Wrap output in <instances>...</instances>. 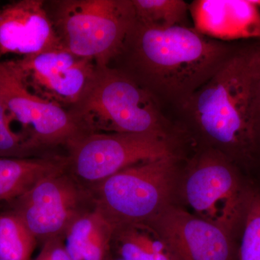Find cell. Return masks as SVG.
<instances>
[{
    "instance_id": "obj_19",
    "label": "cell",
    "mask_w": 260,
    "mask_h": 260,
    "mask_svg": "<svg viewBox=\"0 0 260 260\" xmlns=\"http://www.w3.org/2000/svg\"><path fill=\"white\" fill-rule=\"evenodd\" d=\"M238 260H260V179H253L239 239Z\"/></svg>"
},
{
    "instance_id": "obj_15",
    "label": "cell",
    "mask_w": 260,
    "mask_h": 260,
    "mask_svg": "<svg viewBox=\"0 0 260 260\" xmlns=\"http://www.w3.org/2000/svg\"><path fill=\"white\" fill-rule=\"evenodd\" d=\"M112 225L95 209L83 214L68 228L64 236L73 260H107L112 254Z\"/></svg>"
},
{
    "instance_id": "obj_22",
    "label": "cell",
    "mask_w": 260,
    "mask_h": 260,
    "mask_svg": "<svg viewBox=\"0 0 260 260\" xmlns=\"http://www.w3.org/2000/svg\"><path fill=\"white\" fill-rule=\"evenodd\" d=\"M256 119H257L258 128L260 133V73L257 85V99H256Z\"/></svg>"
},
{
    "instance_id": "obj_18",
    "label": "cell",
    "mask_w": 260,
    "mask_h": 260,
    "mask_svg": "<svg viewBox=\"0 0 260 260\" xmlns=\"http://www.w3.org/2000/svg\"><path fill=\"white\" fill-rule=\"evenodd\" d=\"M37 243L13 210L0 213V260H30Z\"/></svg>"
},
{
    "instance_id": "obj_13",
    "label": "cell",
    "mask_w": 260,
    "mask_h": 260,
    "mask_svg": "<svg viewBox=\"0 0 260 260\" xmlns=\"http://www.w3.org/2000/svg\"><path fill=\"white\" fill-rule=\"evenodd\" d=\"M189 13L193 28L210 39L260 40V10L251 0H195Z\"/></svg>"
},
{
    "instance_id": "obj_8",
    "label": "cell",
    "mask_w": 260,
    "mask_h": 260,
    "mask_svg": "<svg viewBox=\"0 0 260 260\" xmlns=\"http://www.w3.org/2000/svg\"><path fill=\"white\" fill-rule=\"evenodd\" d=\"M11 203V210L42 244L64 237L77 218L95 209L90 189L68 169L43 178Z\"/></svg>"
},
{
    "instance_id": "obj_1",
    "label": "cell",
    "mask_w": 260,
    "mask_h": 260,
    "mask_svg": "<svg viewBox=\"0 0 260 260\" xmlns=\"http://www.w3.org/2000/svg\"><path fill=\"white\" fill-rule=\"evenodd\" d=\"M260 40L239 42L211 79L177 112L192 146L213 149L251 179L259 178L256 119Z\"/></svg>"
},
{
    "instance_id": "obj_21",
    "label": "cell",
    "mask_w": 260,
    "mask_h": 260,
    "mask_svg": "<svg viewBox=\"0 0 260 260\" xmlns=\"http://www.w3.org/2000/svg\"><path fill=\"white\" fill-rule=\"evenodd\" d=\"M41 251L47 260H73L67 250L64 237H56L43 243Z\"/></svg>"
},
{
    "instance_id": "obj_24",
    "label": "cell",
    "mask_w": 260,
    "mask_h": 260,
    "mask_svg": "<svg viewBox=\"0 0 260 260\" xmlns=\"http://www.w3.org/2000/svg\"><path fill=\"white\" fill-rule=\"evenodd\" d=\"M107 260H123L122 259H121V258L118 257V256H116L114 255V254H110V256H109V258H108Z\"/></svg>"
},
{
    "instance_id": "obj_3",
    "label": "cell",
    "mask_w": 260,
    "mask_h": 260,
    "mask_svg": "<svg viewBox=\"0 0 260 260\" xmlns=\"http://www.w3.org/2000/svg\"><path fill=\"white\" fill-rule=\"evenodd\" d=\"M68 112L88 135L150 134L186 139L184 132L146 90L109 66H98L88 90Z\"/></svg>"
},
{
    "instance_id": "obj_2",
    "label": "cell",
    "mask_w": 260,
    "mask_h": 260,
    "mask_svg": "<svg viewBox=\"0 0 260 260\" xmlns=\"http://www.w3.org/2000/svg\"><path fill=\"white\" fill-rule=\"evenodd\" d=\"M239 42H223L190 26L158 29L137 21L108 66L164 107L179 109L220 69Z\"/></svg>"
},
{
    "instance_id": "obj_6",
    "label": "cell",
    "mask_w": 260,
    "mask_h": 260,
    "mask_svg": "<svg viewBox=\"0 0 260 260\" xmlns=\"http://www.w3.org/2000/svg\"><path fill=\"white\" fill-rule=\"evenodd\" d=\"M51 20L63 48L108 66L135 20L132 0L53 1Z\"/></svg>"
},
{
    "instance_id": "obj_7",
    "label": "cell",
    "mask_w": 260,
    "mask_h": 260,
    "mask_svg": "<svg viewBox=\"0 0 260 260\" xmlns=\"http://www.w3.org/2000/svg\"><path fill=\"white\" fill-rule=\"evenodd\" d=\"M187 143L150 134L94 133L67 148L68 171L90 188L138 162L185 153Z\"/></svg>"
},
{
    "instance_id": "obj_5",
    "label": "cell",
    "mask_w": 260,
    "mask_h": 260,
    "mask_svg": "<svg viewBox=\"0 0 260 260\" xmlns=\"http://www.w3.org/2000/svg\"><path fill=\"white\" fill-rule=\"evenodd\" d=\"M186 154L138 162L88 188L95 210L113 229L150 221L176 205Z\"/></svg>"
},
{
    "instance_id": "obj_16",
    "label": "cell",
    "mask_w": 260,
    "mask_h": 260,
    "mask_svg": "<svg viewBox=\"0 0 260 260\" xmlns=\"http://www.w3.org/2000/svg\"><path fill=\"white\" fill-rule=\"evenodd\" d=\"M112 253L123 260H177L158 233L145 223L114 228Z\"/></svg>"
},
{
    "instance_id": "obj_25",
    "label": "cell",
    "mask_w": 260,
    "mask_h": 260,
    "mask_svg": "<svg viewBox=\"0 0 260 260\" xmlns=\"http://www.w3.org/2000/svg\"><path fill=\"white\" fill-rule=\"evenodd\" d=\"M251 1L260 10V0H251Z\"/></svg>"
},
{
    "instance_id": "obj_23",
    "label": "cell",
    "mask_w": 260,
    "mask_h": 260,
    "mask_svg": "<svg viewBox=\"0 0 260 260\" xmlns=\"http://www.w3.org/2000/svg\"><path fill=\"white\" fill-rule=\"evenodd\" d=\"M34 260H47V258H46V256H44V254H43L42 251H41L40 253H39V255L37 256V258H36Z\"/></svg>"
},
{
    "instance_id": "obj_17",
    "label": "cell",
    "mask_w": 260,
    "mask_h": 260,
    "mask_svg": "<svg viewBox=\"0 0 260 260\" xmlns=\"http://www.w3.org/2000/svg\"><path fill=\"white\" fill-rule=\"evenodd\" d=\"M135 19L158 29L188 26L189 4L183 0H132ZM190 14V13H189Z\"/></svg>"
},
{
    "instance_id": "obj_14",
    "label": "cell",
    "mask_w": 260,
    "mask_h": 260,
    "mask_svg": "<svg viewBox=\"0 0 260 260\" xmlns=\"http://www.w3.org/2000/svg\"><path fill=\"white\" fill-rule=\"evenodd\" d=\"M67 169L66 155L27 158L0 157V201H13L43 178Z\"/></svg>"
},
{
    "instance_id": "obj_20",
    "label": "cell",
    "mask_w": 260,
    "mask_h": 260,
    "mask_svg": "<svg viewBox=\"0 0 260 260\" xmlns=\"http://www.w3.org/2000/svg\"><path fill=\"white\" fill-rule=\"evenodd\" d=\"M51 155L34 148L22 133L13 129L10 116L0 98V157L27 158Z\"/></svg>"
},
{
    "instance_id": "obj_10",
    "label": "cell",
    "mask_w": 260,
    "mask_h": 260,
    "mask_svg": "<svg viewBox=\"0 0 260 260\" xmlns=\"http://www.w3.org/2000/svg\"><path fill=\"white\" fill-rule=\"evenodd\" d=\"M4 62L29 91L68 111L83 96L98 68L64 49Z\"/></svg>"
},
{
    "instance_id": "obj_9",
    "label": "cell",
    "mask_w": 260,
    "mask_h": 260,
    "mask_svg": "<svg viewBox=\"0 0 260 260\" xmlns=\"http://www.w3.org/2000/svg\"><path fill=\"white\" fill-rule=\"evenodd\" d=\"M0 98L12 124L21 126L22 134L42 153L59 146L68 148L88 135L67 109L29 91L1 60Z\"/></svg>"
},
{
    "instance_id": "obj_26",
    "label": "cell",
    "mask_w": 260,
    "mask_h": 260,
    "mask_svg": "<svg viewBox=\"0 0 260 260\" xmlns=\"http://www.w3.org/2000/svg\"><path fill=\"white\" fill-rule=\"evenodd\" d=\"M258 165H259V177L260 179V146L259 150V156H258Z\"/></svg>"
},
{
    "instance_id": "obj_4",
    "label": "cell",
    "mask_w": 260,
    "mask_h": 260,
    "mask_svg": "<svg viewBox=\"0 0 260 260\" xmlns=\"http://www.w3.org/2000/svg\"><path fill=\"white\" fill-rule=\"evenodd\" d=\"M253 179L223 154L190 145L176 205L240 239Z\"/></svg>"
},
{
    "instance_id": "obj_11",
    "label": "cell",
    "mask_w": 260,
    "mask_h": 260,
    "mask_svg": "<svg viewBox=\"0 0 260 260\" xmlns=\"http://www.w3.org/2000/svg\"><path fill=\"white\" fill-rule=\"evenodd\" d=\"M145 224L158 233L177 260H238L239 239L179 205Z\"/></svg>"
},
{
    "instance_id": "obj_12",
    "label": "cell",
    "mask_w": 260,
    "mask_h": 260,
    "mask_svg": "<svg viewBox=\"0 0 260 260\" xmlns=\"http://www.w3.org/2000/svg\"><path fill=\"white\" fill-rule=\"evenodd\" d=\"M64 49L42 0H19L0 8V59Z\"/></svg>"
}]
</instances>
